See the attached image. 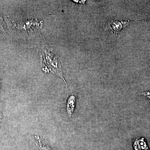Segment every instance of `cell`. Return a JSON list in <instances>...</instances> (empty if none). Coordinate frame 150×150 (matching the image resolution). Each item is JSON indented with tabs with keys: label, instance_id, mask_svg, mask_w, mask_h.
<instances>
[{
	"label": "cell",
	"instance_id": "cell-4",
	"mask_svg": "<svg viewBox=\"0 0 150 150\" xmlns=\"http://www.w3.org/2000/svg\"><path fill=\"white\" fill-rule=\"evenodd\" d=\"M144 94H145V95H148V97L150 98V92L145 93Z\"/></svg>",
	"mask_w": 150,
	"mask_h": 150
},
{
	"label": "cell",
	"instance_id": "cell-3",
	"mask_svg": "<svg viewBox=\"0 0 150 150\" xmlns=\"http://www.w3.org/2000/svg\"><path fill=\"white\" fill-rule=\"evenodd\" d=\"M135 150H149V149L144 139L137 140L134 144Z\"/></svg>",
	"mask_w": 150,
	"mask_h": 150
},
{
	"label": "cell",
	"instance_id": "cell-2",
	"mask_svg": "<svg viewBox=\"0 0 150 150\" xmlns=\"http://www.w3.org/2000/svg\"><path fill=\"white\" fill-rule=\"evenodd\" d=\"M76 97L74 95H71L69 98L67 104V112L69 117L72 115L75 106Z\"/></svg>",
	"mask_w": 150,
	"mask_h": 150
},
{
	"label": "cell",
	"instance_id": "cell-1",
	"mask_svg": "<svg viewBox=\"0 0 150 150\" xmlns=\"http://www.w3.org/2000/svg\"><path fill=\"white\" fill-rule=\"evenodd\" d=\"M126 23H127L126 22H120L118 21H109L108 23V29L111 32L113 33H116L123 29L124 25H126L125 24Z\"/></svg>",
	"mask_w": 150,
	"mask_h": 150
}]
</instances>
